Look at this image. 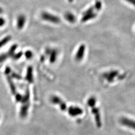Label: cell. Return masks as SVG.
<instances>
[{"instance_id": "16", "label": "cell", "mask_w": 135, "mask_h": 135, "mask_svg": "<svg viewBox=\"0 0 135 135\" xmlns=\"http://www.w3.org/2000/svg\"><path fill=\"white\" fill-rule=\"evenodd\" d=\"M95 7H96L97 10H100L102 8L101 3L99 1H97L96 3V4H95Z\"/></svg>"}, {"instance_id": "14", "label": "cell", "mask_w": 135, "mask_h": 135, "mask_svg": "<svg viewBox=\"0 0 135 135\" xmlns=\"http://www.w3.org/2000/svg\"><path fill=\"white\" fill-rule=\"evenodd\" d=\"M17 48V46L16 45H14L13 46L11 49H10V50L9 51V52L8 53V55L9 56H12V55L13 54V53H14L15 51L16 50V49Z\"/></svg>"}, {"instance_id": "21", "label": "cell", "mask_w": 135, "mask_h": 135, "mask_svg": "<svg viewBox=\"0 0 135 135\" xmlns=\"http://www.w3.org/2000/svg\"><path fill=\"white\" fill-rule=\"evenodd\" d=\"M3 12V10L2 9V8H1L0 7V14H2Z\"/></svg>"}, {"instance_id": "7", "label": "cell", "mask_w": 135, "mask_h": 135, "mask_svg": "<svg viewBox=\"0 0 135 135\" xmlns=\"http://www.w3.org/2000/svg\"><path fill=\"white\" fill-rule=\"evenodd\" d=\"M85 48L84 45H82L80 47L75 56V58L77 61H81L84 57V54H85Z\"/></svg>"}, {"instance_id": "8", "label": "cell", "mask_w": 135, "mask_h": 135, "mask_svg": "<svg viewBox=\"0 0 135 135\" xmlns=\"http://www.w3.org/2000/svg\"><path fill=\"white\" fill-rule=\"evenodd\" d=\"M26 22V18L24 15H20L17 19V27L19 29H22Z\"/></svg>"}, {"instance_id": "12", "label": "cell", "mask_w": 135, "mask_h": 135, "mask_svg": "<svg viewBox=\"0 0 135 135\" xmlns=\"http://www.w3.org/2000/svg\"><path fill=\"white\" fill-rule=\"evenodd\" d=\"M7 79H8V81L9 82V83L10 88H11V90L12 91V92L13 94H15L16 93V88H15V86L14 84H13V81H12V79L10 78V77L8 76L7 77Z\"/></svg>"}, {"instance_id": "3", "label": "cell", "mask_w": 135, "mask_h": 135, "mask_svg": "<svg viewBox=\"0 0 135 135\" xmlns=\"http://www.w3.org/2000/svg\"><path fill=\"white\" fill-rule=\"evenodd\" d=\"M91 108L92 113L95 117V119L96 123L97 126L98 128H101L102 127V121L100 110L95 106L92 107Z\"/></svg>"}, {"instance_id": "9", "label": "cell", "mask_w": 135, "mask_h": 135, "mask_svg": "<svg viewBox=\"0 0 135 135\" xmlns=\"http://www.w3.org/2000/svg\"><path fill=\"white\" fill-rule=\"evenodd\" d=\"M118 73L116 71L108 73L105 76V78H106L107 80L109 82H112L114 80V79L118 75Z\"/></svg>"}, {"instance_id": "20", "label": "cell", "mask_w": 135, "mask_h": 135, "mask_svg": "<svg viewBox=\"0 0 135 135\" xmlns=\"http://www.w3.org/2000/svg\"><path fill=\"white\" fill-rule=\"evenodd\" d=\"M10 73V69L9 68H7L6 69V71H5V73L6 74V75H8Z\"/></svg>"}, {"instance_id": "11", "label": "cell", "mask_w": 135, "mask_h": 135, "mask_svg": "<svg viewBox=\"0 0 135 135\" xmlns=\"http://www.w3.org/2000/svg\"><path fill=\"white\" fill-rule=\"evenodd\" d=\"M11 37L9 36H7L4 39L1 40L0 41V48L2 47L3 46H4L8 42H9L11 40Z\"/></svg>"}, {"instance_id": "5", "label": "cell", "mask_w": 135, "mask_h": 135, "mask_svg": "<svg viewBox=\"0 0 135 135\" xmlns=\"http://www.w3.org/2000/svg\"><path fill=\"white\" fill-rule=\"evenodd\" d=\"M68 113L72 117H76L82 115L83 113V111L81 108L77 106L69 107L68 109Z\"/></svg>"}, {"instance_id": "18", "label": "cell", "mask_w": 135, "mask_h": 135, "mask_svg": "<svg viewBox=\"0 0 135 135\" xmlns=\"http://www.w3.org/2000/svg\"><path fill=\"white\" fill-rule=\"evenodd\" d=\"M22 96H21V95L17 94V95L16 96V100L17 101L19 102L20 101H21V100H22Z\"/></svg>"}, {"instance_id": "13", "label": "cell", "mask_w": 135, "mask_h": 135, "mask_svg": "<svg viewBox=\"0 0 135 135\" xmlns=\"http://www.w3.org/2000/svg\"><path fill=\"white\" fill-rule=\"evenodd\" d=\"M65 18L70 22H74L75 21V17L74 15L71 13H67L65 15Z\"/></svg>"}, {"instance_id": "15", "label": "cell", "mask_w": 135, "mask_h": 135, "mask_svg": "<svg viewBox=\"0 0 135 135\" xmlns=\"http://www.w3.org/2000/svg\"><path fill=\"white\" fill-rule=\"evenodd\" d=\"M8 56H8V54H4L1 55H0V63L3 62V61H4Z\"/></svg>"}, {"instance_id": "6", "label": "cell", "mask_w": 135, "mask_h": 135, "mask_svg": "<svg viewBox=\"0 0 135 135\" xmlns=\"http://www.w3.org/2000/svg\"><path fill=\"white\" fill-rule=\"evenodd\" d=\"M96 14L93 12V8H92L87 11V12H86L83 18V20L84 21H87L89 20L94 19L95 17H96Z\"/></svg>"}, {"instance_id": "1", "label": "cell", "mask_w": 135, "mask_h": 135, "mask_svg": "<svg viewBox=\"0 0 135 135\" xmlns=\"http://www.w3.org/2000/svg\"><path fill=\"white\" fill-rule=\"evenodd\" d=\"M51 101L54 104L58 105L62 111H65L67 110V104L59 97L56 96L52 97L51 98Z\"/></svg>"}, {"instance_id": "19", "label": "cell", "mask_w": 135, "mask_h": 135, "mask_svg": "<svg viewBox=\"0 0 135 135\" xmlns=\"http://www.w3.org/2000/svg\"><path fill=\"white\" fill-rule=\"evenodd\" d=\"M126 1L131 4L135 6V0H126Z\"/></svg>"}, {"instance_id": "17", "label": "cell", "mask_w": 135, "mask_h": 135, "mask_svg": "<svg viewBox=\"0 0 135 135\" xmlns=\"http://www.w3.org/2000/svg\"><path fill=\"white\" fill-rule=\"evenodd\" d=\"M5 23H6L5 20L2 17H0V27L4 26L5 24Z\"/></svg>"}, {"instance_id": "22", "label": "cell", "mask_w": 135, "mask_h": 135, "mask_svg": "<svg viewBox=\"0 0 135 135\" xmlns=\"http://www.w3.org/2000/svg\"><path fill=\"white\" fill-rule=\"evenodd\" d=\"M69 1V2H72L73 1V0H68Z\"/></svg>"}, {"instance_id": "10", "label": "cell", "mask_w": 135, "mask_h": 135, "mask_svg": "<svg viewBox=\"0 0 135 135\" xmlns=\"http://www.w3.org/2000/svg\"><path fill=\"white\" fill-rule=\"evenodd\" d=\"M96 98L95 97H91L88 99L87 101V104L89 106L92 107L96 106Z\"/></svg>"}, {"instance_id": "4", "label": "cell", "mask_w": 135, "mask_h": 135, "mask_svg": "<svg viewBox=\"0 0 135 135\" xmlns=\"http://www.w3.org/2000/svg\"><path fill=\"white\" fill-rule=\"evenodd\" d=\"M42 17L44 20H46L47 21L50 22L52 23H54L56 24H57L60 22V20L58 17L51 14L48 13H44L42 15Z\"/></svg>"}, {"instance_id": "2", "label": "cell", "mask_w": 135, "mask_h": 135, "mask_svg": "<svg viewBox=\"0 0 135 135\" xmlns=\"http://www.w3.org/2000/svg\"><path fill=\"white\" fill-rule=\"evenodd\" d=\"M120 123L122 125L135 130V120L127 117H122Z\"/></svg>"}]
</instances>
